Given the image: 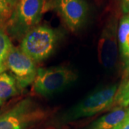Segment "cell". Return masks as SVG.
Returning a JSON list of instances; mask_svg holds the SVG:
<instances>
[{"label":"cell","instance_id":"cell-6","mask_svg":"<svg viewBox=\"0 0 129 129\" xmlns=\"http://www.w3.org/2000/svg\"><path fill=\"white\" fill-rule=\"evenodd\" d=\"M7 68L12 73L19 89H24L33 83L37 75L35 61L21 49L14 47L9 52Z\"/></svg>","mask_w":129,"mask_h":129},{"label":"cell","instance_id":"cell-15","mask_svg":"<svg viewBox=\"0 0 129 129\" xmlns=\"http://www.w3.org/2000/svg\"><path fill=\"white\" fill-rule=\"evenodd\" d=\"M125 60V62L123 73V80L125 81H123V83L126 82L128 80H129V57Z\"/></svg>","mask_w":129,"mask_h":129},{"label":"cell","instance_id":"cell-8","mask_svg":"<svg viewBox=\"0 0 129 129\" xmlns=\"http://www.w3.org/2000/svg\"><path fill=\"white\" fill-rule=\"evenodd\" d=\"M57 7L64 23L73 32L82 26L88 14L84 0H57Z\"/></svg>","mask_w":129,"mask_h":129},{"label":"cell","instance_id":"cell-13","mask_svg":"<svg viewBox=\"0 0 129 129\" xmlns=\"http://www.w3.org/2000/svg\"><path fill=\"white\" fill-rule=\"evenodd\" d=\"M18 2L19 0H0V25L9 22Z\"/></svg>","mask_w":129,"mask_h":129},{"label":"cell","instance_id":"cell-12","mask_svg":"<svg viewBox=\"0 0 129 129\" xmlns=\"http://www.w3.org/2000/svg\"><path fill=\"white\" fill-rule=\"evenodd\" d=\"M12 47L8 35L0 28V74L7 69V60Z\"/></svg>","mask_w":129,"mask_h":129},{"label":"cell","instance_id":"cell-18","mask_svg":"<svg viewBox=\"0 0 129 129\" xmlns=\"http://www.w3.org/2000/svg\"><path fill=\"white\" fill-rule=\"evenodd\" d=\"M1 103H2V101H0V104H1Z\"/></svg>","mask_w":129,"mask_h":129},{"label":"cell","instance_id":"cell-9","mask_svg":"<svg viewBox=\"0 0 129 129\" xmlns=\"http://www.w3.org/2000/svg\"><path fill=\"white\" fill-rule=\"evenodd\" d=\"M129 118V106L116 107L93 122L88 129H115Z\"/></svg>","mask_w":129,"mask_h":129},{"label":"cell","instance_id":"cell-16","mask_svg":"<svg viewBox=\"0 0 129 129\" xmlns=\"http://www.w3.org/2000/svg\"><path fill=\"white\" fill-rule=\"evenodd\" d=\"M120 6L123 13L129 14V0H120Z\"/></svg>","mask_w":129,"mask_h":129},{"label":"cell","instance_id":"cell-1","mask_svg":"<svg viewBox=\"0 0 129 129\" xmlns=\"http://www.w3.org/2000/svg\"><path fill=\"white\" fill-rule=\"evenodd\" d=\"M118 89V85L115 84L97 90L69 109L62 120L69 122L87 118L111 108L114 104Z\"/></svg>","mask_w":129,"mask_h":129},{"label":"cell","instance_id":"cell-5","mask_svg":"<svg viewBox=\"0 0 129 129\" xmlns=\"http://www.w3.org/2000/svg\"><path fill=\"white\" fill-rule=\"evenodd\" d=\"M44 0H19L14 14L9 21L17 35H24L40 22Z\"/></svg>","mask_w":129,"mask_h":129},{"label":"cell","instance_id":"cell-14","mask_svg":"<svg viewBox=\"0 0 129 129\" xmlns=\"http://www.w3.org/2000/svg\"><path fill=\"white\" fill-rule=\"evenodd\" d=\"M114 104L117 107L126 108L129 106V81L122 83L115 95Z\"/></svg>","mask_w":129,"mask_h":129},{"label":"cell","instance_id":"cell-7","mask_svg":"<svg viewBox=\"0 0 129 129\" xmlns=\"http://www.w3.org/2000/svg\"><path fill=\"white\" fill-rule=\"evenodd\" d=\"M118 29L116 20H111L102 31L98 44V57L107 69L113 68L118 60Z\"/></svg>","mask_w":129,"mask_h":129},{"label":"cell","instance_id":"cell-19","mask_svg":"<svg viewBox=\"0 0 129 129\" xmlns=\"http://www.w3.org/2000/svg\"><path fill=\"white\" fill-rule=\"evenodd\" d=\"M127 81H129V80H127Z\"/></svg>","mask_w":129,"mask_h":129},{"label":"cell","instance_id":"cell-4","mask_svg":"<svg viewBox=\"0 0 129 129\" xmlns=\"http://www.w3.org/2000/svg\"><path fill=\"white\" fill-rule=\"evenodd\" d=\"M45 116V111L31 98L24 99L0 115V129H27Z\"/></svg>","mask_w":129,"mask_h":129},{"label":"cell","instance_id":"cell-17","mask_svg":"<svg viewBox=\"0 0 129 129\" xmlns=\"http://www.w3.org/2000/svg\"><path fill=\"white\" fill-rule=\"evenodd\" d=\"M115 129H129V118L118 126H117Z\"/></svg>","mask_w":129,"mask_h":129},{"label":"cell","instance_id":"cell-2","mask_svg":"<svg viewBox=\"0 0 129 129\" xmlns=\"http://www.w3.org/2000/svg\"><path fill=\"white\" fill-rule=\"evenodd\" d=\"M76 78V75L65 66L37 69L33 90L43 97L53 95L62 91Z\"/></svg>","mask_w":129,"mask_h":129},{"label":"cell","instance_id":"cell-3","mask_svg":"<svg viewBox=\"0 0 129 129\" xmlns=\"http://www.w3.org/2000/svg\"><path fill=\"white\" fill-rule=\"evenodd\" d=\"M57 35L47 26H36L23 36L21 50L35 62H40L50 55L55 47Z\"/></svg>","mask_w":129,"mask_h":129},{"label":"cell","instance_id":"cell-10","mask_svg":"<svg viewBox=\"0 0 129 129\" xmlns=\"http://www.w3.org/2000/svg\"><path fill=\"white\" fill-rule=\"evenodd\" d=\"M118 42L121 55L125 60L129 57V14H125L120 19L118 28Z\"/></svg>","mask_w":129,"mask_h":129},{"label":"cell","instance_id":"cell-11","mask_svg":"<svg viewBox=\"0 0 129 129\" xmlns=\"http://www.w3.org/2000/svg\"><path fill=\"white\" fill-rule=\"evenodd\" d=\"M17 85L13 76L6 73L0 74V101H5L17 94Z\"/></svg>","mask_w":129,"mask_h":129}]
</instances>
